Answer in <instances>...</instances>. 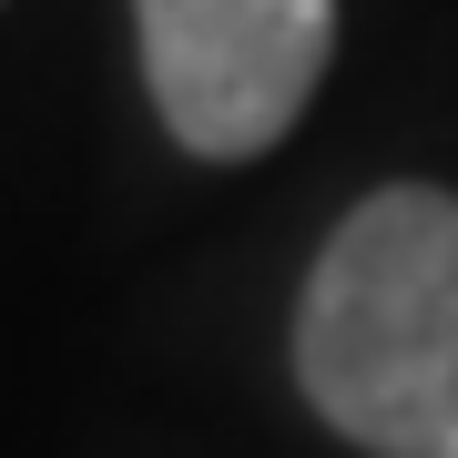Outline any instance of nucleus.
Listing matches in <instances>:
<instances>
[{"instance_id": "obj_2", "label": "nucleus", "mask_w": 458, "mask_h": 458, "mask_svg": "<svg viewBox=\"0 0 458 458\" xmlns=\"http://www.w3.org/2000/svg\"><path fill=\"white\" fill-rule=\"evenodd\" d=\"M153 113L204 164H255L327 82L336 0H132Z\"/></svg>"}, {"instance_id": "obj_1", "label": "nucleus", "mask_w": 458, "mask_h": 458, "mask_svg": "<svg viewBox=\"0 0 458 458\" xmlns=\"http://www.w3.org/2000/svg\"><path fill=\"white\" fill-rule=\"evenodd\" d=\"M295 387L367 458H458V194L377 183L295 295Z\"/></svg>"}]
</instances>
